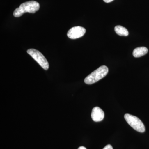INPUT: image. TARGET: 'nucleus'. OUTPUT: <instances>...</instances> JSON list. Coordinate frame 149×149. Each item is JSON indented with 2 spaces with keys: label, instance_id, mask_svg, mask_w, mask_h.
<instances>
[{
  "label": "nucleus",
  "instance_id": "obj_1",
  "mask_svg": "<svg viewBox=\"0 0 149 149\" xmlns=\"http://www.w3.org/2000/svg\"><path fill=\"white\" fill-rule=\"evenodd\" d=\"M40 4L35 1H31L21 4L19 7L17 8L13 12L14 16L18 17L21 16L25 13H35L39 10Z\"/></svg>",
  "mask_w": 149,
  "mask_h": 149
},
{
  "label": "nucleus",
  "instance_id": "obj_2",
  "mask_svg": "<svg viewBox=\"0 0 149 149\" xmlns=\"http://www.w3.org/2000/svg\"><path fill=\"white\" fill-rule=\"evenodd\" d=\"M108 72L107 67L102 65L88 75L85 78L84 82L88 85L94 84L105 77Z\"/></svg>",
  "mask_w": 149,
  "mask_h": 149
},
{
  "label": "nucleus",
  "instance_id": "obj_3",
  "mask_svg": "<svg viewBox=\"0 0 149 149\" xmlns=\"http://www.w3.org/2000/svg\"><path fill=\"white\" fill-rule=\"evenodd\" d=\"M124 118L127 123L134 130L140 133H143L145 132V125L139 118L132 115L126 113L124 115Z\"/></svg>",
  "mask_w": 149,
  "mask_h": 149
},
{
  "label": "nucleus",
  "instance_id": "obj_4",
  "mask_svg": "<svg viewBox=\"0 0 149 149\" xmlns=\"http://www.w3.org/2000/svg\"><path fill=\"white\" fill-rule=\"evenodd\" d=\"M27 53L37 62L43 69L45 70L49 69V63L45 57L40 52L35 49H30L27 51Z\"/></svg>",
  "mask_w": 149,
  "mask_h": 149
},
{
  "label": "nucleus",
  "instance_id": "obj_5",
  "mask_svg": "<svg viewBox=\"0 0 149 149\" xmlns=\"http://www.w3.org/2000/svg\"><path fill=\"white\" fill-rule=\"evenodd\" d=\"M86 32V29L80 26H76L69 29L67 33L68 37L71 39H76L83 37Z\"/></svg>",
  "mask_w": 149,
  "mask_h": 149
},
{
  "label": "nucleus",
  "instance_id": "obj_6",
  "mask_svg": "<svg viewBox=\"0 0 149 149\" xmlns=\"http://www.w3.org/2000/svg\"><path fill=\"white\" fill-rule=\"evenodd\" d=\"M104 113L103 111L98 107H95L92 110L91 117L93 121L100 122L103 120Z\"/></svg>",
  "mask_w": 149,
  "mask_h": 149
},
{
  "label": "nucleus",
  "instance_id": "obj_7",
  "mask_svg": "<svg viewBox=\"0 0 149 149\" xmlns=\"http://www.w3.org/2000/svg\"><path fill=\"white\" fill-rule=\"evenodd\" d=\"M148 52V49L146 47H139L133 50V54L135 57L139 58L145 55Z\"/></svg>",
  "mask_w": 149,
  "mask_h": 149
},
{
  "label": "nucleus",
  "instance_id": "obj_8",
  "mask_svg": "<svg viewBox=\"0 0 149 149\" xmlns=\"http://www.w3.org/2000/svg\"><path fill=\"white\" fill-rule=\"evenodd\" d=\"M114 30L116 34L120 36H127L129 34L127 29L120 25L116 26Z\"/></svg>",
  "mask_w": 149,
  "mask_h": 149
},
{
  "label": "nucleus",
  "instance_id": "obj_9",
  "mask_svg": "<svg viewBox=\"0 0 149 149\" xmlns=\"http://www.w3.org/2000/svg\"><path fill=\"white\" fill-rule=\"evenodd\" d=\"M103 149H113V147L111 145H107Z\"/></svg>",
  "mask_w": 149,
  "mask_h": 149
},
{
  "label": "nucleus",
  "instance_id": "obj_10",
  "mask_svg": "<svg viewBox=\"0 0 149 149\" xmlns=\"http://www.w3.org/2000/svg\"><path fill=\"white\" fill-rule=\"evenodd\" d=\"M103 1L105 2L108 3L111 2L113 1V0H103Z\"/></svg>",
  "mask_w": 149,
  "mask_h": 149
},
{
  "label": "nucleus",
  "instance_id": "obj_11",
  "mask_svg": "<svg viewBox=\"0 0 149 149\" xmlns=\"http://www.w3.org/2000/svg\"><path fill=\"white\" fill-rule=\"evenodd\" d=\"M78 149H87L84 146H80L78 148Z\"/></svg>",
  "mask_w": 149,
  "mask_h": 149
}]
</instances>
